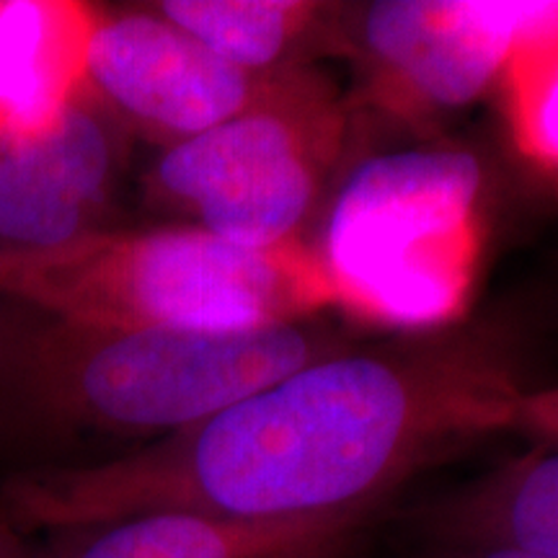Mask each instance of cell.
Returning <instances> with one entry per match:
<instances>
[{"mask_svg":"<svg viewBox=\"0 0 558 558\" xmlns=\"http://www.w3.org/2000/svg\"><path fill=\"white\" fill-rule=\"evenodd\" d=\"M522 393L476 339L347 349L122 456L21 469L0 484V520L60 535L148 512L367 514L448 450L514 427Z\"/></svg>","mask_w":558,"mask_h":558,"instance_id":"1","label":"cell"},{"mask_svg":"<svg viewBox=\"0 0 558 558\" xmlns=\"http://www.w3.org/2000/svg\"><path fill=\"white\" fill-rule=\"evenodd\" d=\"M3 305L0 437L37 448L83 437L153 442L352 349L318 316L202 333L90 326Z\"/></svg>","mask_w":558,"mask_h":558,"instance_id":"2","label":"cell"},{"mask_svg":"<svg viewBox=\"0 0 558 558\" xmlns=\"http://www.w3.org/2000/svg\"><path fill=\"white\" fill-rule=\"evenodd\" d=\"M0 300L75 324L233 333L316 318L333 290L305 243L248 248L177 222L0 256Z\"/></svg>","mask_w":558,"mask_h":558,"instance_id":"3","label":"cell"},{"mask_svg":"<svg viewBox=\"0 0 558 558\" xmlns=\"http://www.w3.org/2000/svg\"><path fill=\"white\" fill-rule=\"evenodd\" d=\"M481 186L478 160L463 150L365 160L341 186L316 248L333 305L401 331L463 316L481 269Z\"/></svg>","mask_w":558,"mask_h":558,"instance_id":"4","label":"cell"},{"mask_svg":"<svg viewBox=\"0 0 558 558\" xmlns=\"http://www.w3.org/2000/svg\"><path fill=\"white\" fill-rule=\"evenodd\" d=\"M344 132L337 94L303 68L269 101L163 148L148 173L150 197L239 246L298 241Z\"/></svg>","mask_w":558,"mask_h":558,"instance_id":"5","label":"cell"},{"mask_svg":"<svg viewBox=\"0 0 558 558\" xmlns=\"http://www.w3.org/2000/svg\"><path fill=\"white\" fill-rule=\"evenodd\" d=\"M554 21L558 3L378 0L339 11V52L367 70L380 104L432 114L478 99L514 47Z\"/></svg>","mask_w":558,"mask_h":558,"instance_id":"6","label":"cell"},{"mask_svg":"<svg viewBox=\"0 0 558 558\" xmlns=\"http://www.w3.org/2000/svg\"><path fill=\"white\" fill-rule=\"evenodd\" d=\"M298 70H243L153 5L104 9L90 47L88 86L128 132L171 148L269 101Z\"/></svg>","mask_w":558,"mask_h":558,"instance_id":"7","label":"cell"},{"mask_svg":"<svg viewBox=\"0 0 558 558\" xmlns=\"http://www.w3.org/2000/svg\"><path fill=\"white\" fill-rule=\"evenodd\" d=\"M128 128L94 90L37 143L0 137V256L32 254L117 228Z\"/></svg>","mask_w":558,"mask_h":558,"instance_id":"8","label":"cell"},{"mask_svg":"<svg viewBox=\"0 0 558 558\" xmlns=\"http://www.w3.org/2000/svg\"><path fill=\"white\" fill-rule=\"evenodd\" d=\"M99 5L0 0V137L37 143L60 128L88 86Z\"/></svg>","mask_w":558,"mask_h":558,"instance_id":"9","label":"cell"},{"mask_svg":"<svg viewBox=\"0 0 558 558\" xmlns=\"http://www.w3.org/2000/svg\"><path fill=\"white\" fill-rule=\"evenodd\" d=\"M365 514L339 518L239 522L192 512H148L70 530L41 546V558H275L303 543L347 527Z\"/></svg>","mask_w":558,"mask_h":558,"instance_id":"10","label":"cell"},{"mask_svg":"<svg viewBox=\"0 0 558 558\" xmlns=\"http://www.w3.org/2000/svg\"><path fill=\"white\" fill-rule=\"evenodd\" d=\"M160 16L251 73L305 68L311 52L339 50L341 5L311 0H163Z\"/></svg>","mask_w":558,"mask_h":558,"instance_id":"11","label":"cell"},{"mask_svg":"<svg viewBox=\"0 0 558 558\" xmlns=\"http://www.w3.org/2000/svg\"><path fill=\"white\" fill-rule=\"evenodd\" d=\"M460 546H507L558 558V445L518 458L432 509Z\"/></svg>","mask_w":558,"mask_h":558,"instance_id":"12","label":"cell"},{"mask_svg":"<svg viewBox=\"0 0 558 558\" xmlns=\"http://www.w3.org/2000/svg\"><path fill=\"white\" fill-rule=\"evenodd\" d=\"M499 83L514 145L543 169L558 171V21L514 47Z\"/></svg>","mask_w":558,"mask_h":558,"instance_id":"13","label":"cell"},{"mask_svg":"<svg viewBox=\"0 0 558 558\" xmlns=\"http://www.w3.org/2000/svg\"><path fill=\"white\" fill-rule=\"evenodd\" d=\"M514 427H522L550 445H558V386L525 390L520 399Z\"/></svg>","mask_w":558,"mask_h":558,"instance_id":"14","label":"cell"},{"mask_svg":"<svg viewBox=\"0 0 558 558\" xmlns=\"http://www.w3.org/2000/svg\"><path fill=\"white\" fill-rule=\"evenodd\" d=\"M354 530L357 527H347V530H339V533H329L324 535V538L308 541L303 543V546L284 550V554H279L275 558H344V550L349 546V538L354 535Z\"/></svg>","mask_w":558,"mask_h":558,"instance_id":"15","label":"cell"},{"mask_svg":"<svg viewBox=\"0 0 558 558\" xmlns=\"http://www.w3.org/2000/svg\"><path fill=\"white\" fill-rule=\"evenodd\" d=\"M0 558H41V546L32 541V535L0 520Z\"/></svg>","mask_w":558,"mask_h":558,"instance_id":"16","label":"cell"},{"mask_svg":"<svg viewBox=\"0 0 558 558\" xmlns=\"http://www.w3.org/2000/svg\"><path fill=\"white\" fill-rule=\"evenodd\" d=\"M456 558H546L527 554V550L507 548V546H463V554Z\"/></svg>","mask_w":558,"mask_h":558,"instance_id":"17","label":"cell"}]
</instances>
